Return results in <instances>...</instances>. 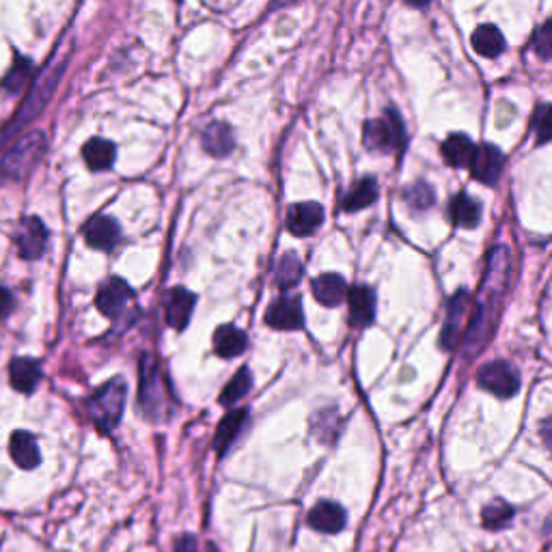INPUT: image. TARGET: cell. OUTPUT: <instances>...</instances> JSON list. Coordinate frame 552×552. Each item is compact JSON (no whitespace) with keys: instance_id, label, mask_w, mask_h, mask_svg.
I'll return each mask as SVG.
<instances>
[{"instance_id":"1","label":"cell","mask_w":552,"mask_h":552,"mask_svg":"<svg viewBox=\"0 0 552 552\" xmlns=\"http://www.w3.org/2000/svg\"><path fill=\"white\" fill-rule=\"evenodd\" d=\"M511 281V255L507 246H496L490 250L488 266H485L484 281H481L479 298L475 303V313L464 335V357H477L485 343L494 335L496 321H499L502 300L510 292Z\"/></svg>"},{"instance_id":"2","label":"cell","mask_w":552,"mask_h":552,"mask_svg":"<svg viewBox=\"0 0 552 552\" xmlns=\"http://www.w3.org/2000/svg\"><path fill=\"white\" fill-rule=\"evenodd\" d=\"M43 151H46V134L40 130H31L20 136L0 158V184L24 179L40 162Z\"/></svg>"},{"instance_id":"3","label":"cell","mask_w":552,"mask_h":552,"mask_svg":"<svg viewBox=\"0 0 552 552\" xmlns=\"http://www.w3.org/2000/svg\"><path fill=\"white\" fill-rule=\"evenodd\" d=\"M139 369V406L149 421H164L171 414V395L164 385L156 358L145 354Z\"/></svg>"},{"instance_id":"4","label":"cell","mask_w":552,"mask_h":552,"mask_svg":"<svg viewBox=\"0 0 552 552\" xmlns=\"http://www.w3.org/2000/svg\"><path fill=\"white\" fill-rule=\"evenodd\" d=\"M128 385L123 378H113L102 385L86 402V412L100 431H113L122 421Z\"/></svg>"},{"instance_id":"5","label":"cell","mask_w":552,"mask_h":552,"mask_svg":"<svg viewBox=\"0 0 552 552\" xmlns=\"http://www.w3.org/2000/svg\"><path fill=\"white\" fill-rule=\"evenodd\" d=\"M363 140L367 149L382 151V154L402 149L406 143V128L397 111H386L382 119H371L365 123Z\"/></svg>"},{"instance_id":"6","label":"cell","mask_w":552,"mask_h":552,"mask_svg":"<svg viewBox=\"0 0 552 552\" xmlns=\"http://www.w3.org/2000/svg\"><path fill=\"white\" fill-rule=\"evenodd\" d=\"M61 74H63V63L59 65H50V68L43 72L40 78H37L35 82V89L31 91V95L26 97L24 106H22V111L18 114V119H15V123L9 125L7 130V136L14 134L15 125H22L26 122H31L35 114H40V111L43 106H46V102L50 100V95L54 93V89H57L59 80H61Z\"/></svg>"},{"instance_id":"7","label":"cell","mask_w":552,"mask_h":552,"mask_svg":"<svg viewBox=\"0 0 552 552\" xmlns=\"http://www.w3.org/2000/svg\"><path fill=\"white\" fill-rule=\"evenodd\" d=\"M477 385L492 395L507 399L520 391V376L505 360H494V363L484 365L477 374Z\"/></svg>"},{"instance_id":"8","label":"cell","mask_w":552,"mask_h":552,"mask_svg":"<svg viewBox=\"0 0 552 552\" xmlns=\"http://www.w3.org/2000/svg\"><path fill=\"white\" fill-rule=\"evenodd\" d=\"M468 309H471V296L468 292H457L451 298L449 307H447L445 324H442L440 332V343L445 349H453L460 343L464 328H466V317Z\"/></svg>"},{"instance_id":"9","label":"cell","mask_w":552,"mask_h":552,"mask_svg":"<svg viewBox=\"0 0 552 552\" xmlns=\"http://www.w3.org/2000/svg\"><path fill=\"white\" fill-rule=\"evenodd\" d=\"M15 246L22 259H37L48 246V229L37 216H26L15 231Z\"/></svg>"},{"instance_id":"10","label":"cell","mask_w":552,"mask_h":552,"mask_svg":"<svg viewBox=\"0 0 552 552\" xmlns=\"http://www.w3.org/2000/svg\"><path fill=\"white\" fill-rule=\"evenodd\" d=\"M502 162H505V158H502L499 147L488 143L475 147L471 160L473 177L485 186H494L502 173Z\"/></svg>"},{"instance_id":"11","label":"cell","mask_w":552,"mask_h":552,"mask_svg":"<svg viewBox=\"0 0 552 552\" xmlns=\"http://www.w3.org/2000/svg\"><path fill=\"white\" fill-rule=\"evenodd\" d=\"M266 324L275 330H298L304 326L303 304L298 298L283 296L278 298L266 313Z\"/></svg>"},{"instance_id":"12","label":"cell","mask_w":552,"mask_h":552,"mask_svg":"<svg viewBox=\"0 0 552 552\" xmlns=\"http://www.w3.org/2000/svg\"><path fill=\"white\" fill-rule=\"evenodd\" d=\"M321 222H324V207L320 204H298L289 207L287 229L294 236H313L317 229L321 227Z\"/></svg>"},{"instance_id":"13","label":"cell","mask_w":552,"mask_h":552,"mask_svg":"<svg viewBox=\"0 0 552 552\" xmlns=\"http://www.w3.org/2000/svg\"><path fill=\"white\" fill-rule=\"evenodd\" d=\"M82 233H85L86 244L93 246V249L97 250H111L117 246L119 236H122V229H119L117 221L111 216H93L89 222H86L85 229H82Z\"/></svg>"},{"instance_id":"14","label":"cell","mask_w":552,"mask_h":552,"mask_svg":"<svg viewBox=\"0 0 552 552\" xmlns=\"http://www.w3.org/2000/svg\"><path fill=\"white\" fill-rule=\"evenodd\" d=\"M130 298H132V289L128 287V283L122 281V278H111V281L97 292L95 304L97 309H100V313L114 320V317L122 315V311L125 309V304L130 303Z\"/></svg>"},{"instance_id":"15","label":"cell","mask_w":552,"mask_h":552,"mask_svg":"<svg viewBox=\"0 0 552 552\" xmlns=\"http://www.w3.org/2000/svg\"><path fill=\"white\" fill-rule=\"evenodd\" d=\"M309 524L315 531L335 535L343 531V527H346V510H343L339 502L321 501L309 511Z\"/></svg>"},{"instance_id":"16","label":"cell","mask_w":552,"mask_h":552,"mask_svg":"<svg viewBox=\"0 0 552 552\" xmlns=\"http://www.w3.org/2000/svg\"><path fill=\"white\" fill-rule=\"evenodd\" d=\"M195 294L184 287H175L167 296V321L175 330H184L188 326L190 315L195 311Z\"/></svg>"},{"instance_id":"17","label":"cell","mask_w":552,"mask_h":552,"mask_svg":"<svg viewBox=\"0 0 552 552\" xmlns=\"http://www.w3.org/2000/svg\"><path fill=\"white\" fill-rule=\"evenodd\" d=\"M9 380L15 391L31 395L41 380V365L35 358H14L9 365Z\"/></svg>"},{"instance_id":"18","label":"cell","mask_w":552,"mask_h":552,"mask_svg":"<svg viewBox=\"0 0 552 552\" xmlns=\"http://www.w3.org/2000/svg\"><path fill=\"white\" fill-rule=\"evenodd\" d=\"M376 317V294L374 289L358 285L349 292V321L354 328H365Z\"/></svg>"},{"instance_id":"19","label":"cell","mask_w":552,"mask_h":552,"mask_svg":"<svg viewBox=\"0 0 552 552\" xmlns=\"http://www.w3.org/2000/svg\"><path fill=\"white\" fill-rule=\"evenodd\" d=\"M9 449L14 462L18 464L20 468H24V471H31V468H35L37 464L41 462L40 445H37V439L31 431H15V434L11 436Z\"/></svg>"},{"instance_id":"20","label":"cell","mask_w":552,"mask_h":552,"mask_svg":"<svg viewBox=\"0 0 552 552\" xmlns=\"http://www.w3.org/2000/svg\"><path fill=\"white\" fill-rule=\"evenodd\" d=\"M311 287H313V296L317 303L324 304V307H337L348 296V285L343 276L332 275V272L317 276Z\"/></svg>"},{"instance_id":"21","label":"cell","mask_w":552,"mask_h":552,"mask_svg":"<svg viewBox=\"0 0 552 552\" xmlns=\"http://www.w3.org/2000/svg\"><path fill=\"white\" fill-rule=\"evenodd\" d=\"M201 143H204V149L207 151V154L222 158V156L231 154L236 140H233V132L227 123L216 122V123H210L204 130V134H201Z\"/></svg>"},{"instance_id":"22","label":"cell","mask_w":552,"mask_h":552,"mask_svg":"<svg viewBox=\"0 0 552 552\" xmlns=\"http://www.w3.org/2000/svg\"><path fill=\"white\" fill-rule=\"evenodd\" d=\"M249 346V339L240 328L225 324L214 332V349L218 357L222 358H236Z\"/></svg>"},{"instance_id":"23","label":"cell","mask_w":552,"mask_h":552,"mask_svg":"<svg viewBox=\"0 0 552 552\" xmlns=\"http://www.w3.org/2000/svg\"><path fill=\"white\" fill-rule=\"evenodd\" d=\"M244 423H246V410H233V412H229L227 417L218 423L214 436V449L218 456L227 453L229 447L233 445V440L240 436V431H242Z\"/></svg>"},{"instance_id":"24","label":"cell","mask_w":552,"mask_h":552,"mask_svg":"<svg viewBox=\"0 0 552 552\" xmlns=\"http://www.w3.org/2000/svg\"><path fill=\"white\" fill-rule=\"evenodd\" d=\"M473 48L481 57L496 59L505 50V37H502V32L494 24H481L473 32Z\"/></svg>"},{"instance_id":"25","label":"cell","mask_w":552,"mask_h":552,"mask_svg":"<svg viewBox=\"0 0 552 552\" xmlns=\"http://www.w3.org/2000/svg\"><path fill=\"white\" fill-rule=\"evenodd\" d=\"M451 218L457 227L464 229L477 227L481 221V204L466 193L456 195L451 201Z\"/></svg>"},{"instance_id":"26","label":"cell","mask_w":552,"mask_h":552,"mask_svg":"<svg viewBox=\"0 0 552 552\" xmlns=\"http://www.w3.org/2000/svg\"><path fill=\"white\" fill-rule=\"evenodd\" d=\"M378 182L376 177H363L360 182H357L349 188V193L346 195V201H343V210L346 212H358L365 210V207L374 204L378 199Z\"/></svg>"},{"instance_id":"27","label":"cell","mask_w":552,"mask_h":552,"mask_svg":"<svg viewBox=\"0 0 552 552\" xmlns=\"http://www.w3.org/2000/svg\"><path fill=\"white\" fill-rule=\"evenodd\" d=\"M82 158H85L86 167L91 171H104V168H111L114 162V145L111 140L104 139H91L86 140V145L82 147Z\"/></svg>"},{"instance_id":"28","label":"cell","mask_w":552,"mask_h":552,"mask_svg":"<svg viewBox=\"0 0 552 552\" xmlns=\"http://www.w3.org/2000/svg\"><path fill=\"white\" fill-rule=\"evenodd\" d=\"M473 154H475V145L466 134H453L442 143V156H445V160L456 168L468 167L473 160Z\"/></svg>"},{"instance_id":"29","label":"cell","mask_w":552,"mask_h":552,"mask_svg":"<svg viewBox=\"0 0 552 552\" xmlns=\"http://www.w3.org/2000/svg\"><path fill=\"white\" fill-rule=\"evenodd\" d=\"M339 423H341V417H339L337 408L320 410V412L315 414V421H313V431H315L317 440L326 442V445L335 442L339 436V428H341Z\"/></svg>"},{"instance_id":"30","label":"cell","mask_w":552,"mask_h":552,"mask_svg":"<svg viewBox=\"0 0 552 552\" xmlns=\"http://www.w3.org/2000/svg\"><path fill=\"white\" fill-rule=\"evenodd\" d=\"M250 386H253L250 371L242 367L236 376H233L231 380H229V385L225 386V389H222L221 403H222V406H233V403H238L240 399L246 397V393L250 391Z\"/></svg>"},{"instance_id":"31","label":"cell","mask_w":552,"mask_h":552,"mask_svg":"<svg viewBox=\"0 0 552 552\" xmlns=\"http://www.w3.org/2000/svg\"><path fill=\"white\" fill-rule=\"evenodd\" d=\"M481 518H484L485 529H490V531H501V529H505L507 524L511 522L513 510L505 501H494L485 507Z\"/></svg>"},{"instance_id":"32","label":"cell","mask_w":552,"mask_h":552,"mask_svg":"<svg viewBox=\"0 0 552 552\" xmlns=\"http://www.w3.org/2000/svg\"><path fill=\"white\" fill-rule=\"evenodd\" d=\"M303 276V264L298 261L296 255H285L281 257L276 266V283L281 287H294Z\"/></svg>"},{"instance_id":"33","label":"cell","mask_w":552,"mask_h":552,"mask_svg":"<svg viewBox=\"0 0 552 552\" xmlns=\"http://www.w3.org/2000/svg\"><path fill=\"white\" fill-rule=\"evenodd\" d=\"M403 199H406V204L412 207L414 212H423V210H428V207L434 205V190H431L430 184L417 182L406 190Z\"/></svg>"},{"instance_id":"34","label":"cell","mask_w":552,"mask_h":552,"mask_svg":"<svg viewBox=\"0 0 552 552\" xmlns=\"http://www.w3.org/2000/svg\"><path fill=\"white\" fill-rule=\"evenodd\" d=\"M533 130L538 136V143H550L552 140V104H542L538 106L533 117Z\"/></svg>"},{"instance_id":"35","label":"cell","mask_w":552,"mask_h":552,"mask_svg":"<svg viewBox=\"0 0 552 552\" xmlns=\"http://www.w3.org/2000/svg\"><path fill=\"white\" fill-rule=\"evenodd\" d=\"M533 52L538 54L539 59H552V20L544 22L533 35Z\"/></svg>"},{"instance_id":"36","label":"cell","mask_w":552,"mask_h":552,"mask_svg":"<svg viewBox=\"0 0 552 552\" xmlns=\"http://www.w3.org/2000/svg\"><path fill=\"white\" fill-rule=\"evenodd\" d=\"M29 72H31V63L26 61V59H20V61L14 65V69L9 72L7 80L3 82V86L7 91H18L22 86V82H24L26 76H29Z\"/></svg>"},{"instance_id":"37","label":"cell","mask_w":552,"mask_h":552,"mask_svg":"<svg viewBox=\"0 0 552 552\" xmlns=\"http://www.w3.org/2000/svg\"><path fill=\"white\" fill-rule=\"evenodd\" d=\"M173 552H199V544H196L195 535H182V538H177Z\"/></svg>"},{"instance_id":"38","label":"cell","mask_w":552,"mask_h":552,"mask_svg":"<svg viewBox=\"0 0 552 552\" xmlns=\"http://www.w3.org/2000/svg\"><path fill=\"white\" fill-rule=\"evenodd\" d=\"M14 311V296L7 287H0V320H5Z\"/></svg>"},{"instance_id":"39","label":"cell","mask_w":552,"mask_h":552,"mask_svg":"<svg viewBox=\"0 0 552 552\" xmlns=\"http://www.w3.org/2000/svg\"><path fill=\"white\" fill-rule=\"evenodd\" d=\"M539 436H542L544 445L552 451V417H548V419L544 421L542 428H539Z\"/></svg>"},{"instance_id":"40","label":"cell","mask_w":552,"mask_h":552,"mask_svg":"<svg viewBox=\"0 0 552 552\" xmlns=\"http://www.w3.org/2000/svg\"><path fill=\"white\" fill-rule=\"evenodd\" d=\"M403 3L410 5V7H417V9H425L428 5L434 3V0H403Z\"/></svg>"},{"instance_id":"41","label":"cell","mask_w":552,"mask_h":552,"mask_svg":"<svg viewBox=\"0 0 552 552\" xmlns=\"http://www.w3.org/2000/svg\"><path fill=\"white\" fill-rule=\"evenodd\" d=\"M289 3H296V0H275L276 7H278V5H289Z\"/></svg>"}]
</instances>
